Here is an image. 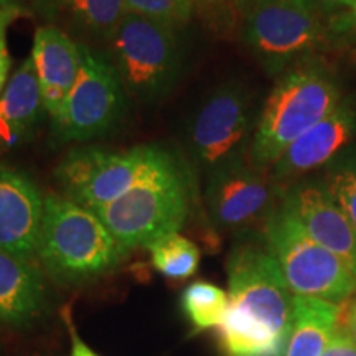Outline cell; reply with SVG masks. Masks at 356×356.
Masks as SVG:
<instances>
[{
  "label": "cell",
  "instance_id": "cell-12",
  "mask_svg": "<svg viewBox=\"0 0 356 356\" xmlns=\"http://www.w3.org/2000/svg\"><path fill=\"white\" fill-rule=\"evenodd\" d=\"M280 203L314 241L343 261L356 275V228L322 181H296L282 190Z\"/></svg>",
  "mask_w": 356,
  "mask_h": 356
},
{
  "label": "cell",
  "instance_id": "cell-17",
  "mask_svg": "<svg viewBox=\"0 0 356 356\" xmlns=\"http://www.w3.org/2000/svg\"><path fill=\"white\" fill-rule=\"evenodd\" d=\"M44 113L32 58L15 71L0 96V154L17 149L32 136Z\"/></svg>",
  "mask_w": 356,
  "mask_h": 356
},
{
  "label": "cell",
  "instance_id": "cell-31",
  "mask_svg": "<svg viewBox=\"0 0 356 356\" xmlns=\"http://www.w3.org/2000/svg\"><path fill=\"white\" fill-rule=\"evenodd\" d=\"M353 24H355V30H356V0H355V10H353Z\"/></svg>",
  "mask_w": 356,
  "mask_h": 356
},
{
  "label": "cell",
  "instance_id": "cell-2",
  "mask_svg": "<svg viewBox=\"0 0 356 356\" xmlns=\"http://www.w3.org/2000/svg\"><path fill=\"white\" fill-rule=\"evenodd\" d=\"M127 249L92 210L70 198L47 197L37 257L58 282L83 284L114 269Z\"/></svg>",
  "mask_w": 356,
  "mask_h": 356
},
{
  "label": "cell",
  "instance_id": "cell-1",
  "mask_svg": "<svg viewBox=\"0 0 356 356\" xmlns=\"http://www.w3.org/2000/svg\"><path fill=\"white\" fill-rule=\"evenodd\" d=\"M229 309L218 327L225 356H286L293 293L264 243H239L226 261Z\"/></svg>",
  "mask_w": 356,
  "mask_h": 356
},
{
  "label": "cell",
  "instance_id": "cell-29",
  "mask_svg": "<svg viewBox=\"0 0 356 356\" xmlns=\"http://www.w3.org/2000/svg\"><path fill=\"white\" fill-rule=\"evenodd\" d=\"M203 2H207V0H203ZM208 2H211L213 6L226 7V10L229 12H239L243 15L244 7L248 6L249 0H208Z\"/></svg>",
  "mask_w": 356,
  "mask_h": 356
},
{
  "label": "cell",
  "instance_id": "cell-15",
  "mask_svg": "<svg viewBox=\"0 0 356 356\" xmlns=\"http://www.w3.org/2000/svg\"><path fill=\"white\" fill-rule=\"evenodd\" d=\"M32 61L42 91L44 113L58 119L81 68V44L58 26L44 25L35 32Z\"/></svg>",
  "mask_w": 356,
  "mask_h": 356
},
{
  "label": "cell",
  "instance_id": "cell-24",
  "mask_svg": "<svg viewBox=\"0 0 356 356\" xmlns=\"http://www.w3.org/2000/svg\"><path fill=\"white\" fill-rule=\"evenodd\" d=\"M299 2L327 20L338 35L355 30V0H299Z\"/></svg>",
  "mask_w": 356,
  "mask_h": 356
},
{
  "label": "cell",
  "instance_id": "cell-22",
  "mask_svg": "<svg viewBox=\"0 0 356 356\" xmlns=\"http://www.w3.org/2000/svg\"><path fill=\"white\" fill-rule=\"evenodd\" d=\"M320 181L356 228V142L325 167Z\"/></svg>",
  "mask_w": 356,
  "mask_h": 356
},
{
  "label": "cell",
  "instance_id": "cell-28",
  "mask_svg": "<svg viewBox=\"0 0 356 356\" xmlns=\"http://www.w3.org/2000/svg\"><path fill=\"white\" fill-rule=\"evenodd\" d=\"M345 332L348 333V337L351 338L356 346V296L355 299L350 302L348 309L345 312Z\"/></svg>",
  "mask_w": 356,
  "mask_h": 356
},
{
  "label": "cell",
  "instance_id": "cell-23",
  "mask_svg": "<svg viewBox=\"0 0 356 356\" xmlns=\"http://www.w3.org/2000/svg\"><path fill=\"white\" fill-rule=\"evenodd\" d=\"M195 3V0H126L127 12L175 30L185 26L191 20Z\"/></svg>",
  "mask_w": 356,
  "mask_h": 356
},
{
  "label": "cell",
  "instance_id": "cell-5",
  "mask_svg": "<svg viewBox=\"0 0 356 356\" xmlns=\"http://www.w3.org/2000/svg\"><path fill=\"white\" fill-rule=\"evenodd\" d=\"M188 210V184L172 157L142 184L95 213L129 251L178 233Z\"/></svg>",
  "mask_w": 356,
  "mask_h": 356
},
{
  "label": "cell",
  "instance_id": "cell-25",
  "mask_svg": "<svg viewBox=\"0 0 356 356\" xmlns=\"http://www.w3.org/2000/svg\"><path fill=\"white\" fill-rule=\"evenodd\" d=\"M20 8L13 7L0 13V91L6 86L8 71H10V56L7 50V29L19 17Z\"/></svg>",
  "mask_w": 356,
  "mask_h": 356
},
{
  "label": "cell",
  "instance_id": "cell-14",
  "mask_svg": "<svg viewBox=\"0 0 356 356\" xmlns=\"http://www.w3.org/2000/svg\"><path fill=\"white\" fill-rule=\"evenodd\" d=\"M356 109L350 102H340L327 118L309 129L277 159L273 178L291 180L330 165L338 155L355 142Z\"/></svg>",
  "mask_w": 356,
  "mask_h": 356
},
{
  "label": "cell",
  "instance_id": "cell-26",
  "mask_svg": "<svg viewBox=\"0 0 356 356\" xmlns=\"http://www.w3.org/2000/svg\"><path fill=\"white\" fill-rule=\"evenodd\" d=\"M320 356H356V346L345 328L337 327Z\"/></svg>",
  "mask_w": 356,
  "mask_h": 356
},
{
  "label": "cell",
  "instance_id": "cell-19",
  "mask_svg": "<svg viewBox=\"0 0 356 356\" xmlns=\"http://www.w3.org/2000/svg\"><path fill=\"white\" fill-rule=\"evenodd\" d=\"M42 8H50L74 32L102 42H108L127 13L126 0H48Z\"/></svg>",
  "mask_w": 356,
  "mask_h": 356
},
{
  "label": "cell",
  "instance_id": "cell-7",
  "mask_svg": "<svg viewBox=\"0 0 356 356\" xmlns=\"http://www.w3.org/2000/svg\"><path fill=\"white\" fill-rule=\"evenodd\" d=\"M262 231L293 296L315 297L333 304L355 296L356 275L343 261L314 241L282 203Z\"/></svg>",
  "mask_w": 356,
  "mask_h": 356
},
{
  "label": "cell",
  "instance_id": "cell-6",
  "mask_svg": "<svg viewBox=\"0 0 356 356\" xmlns=\"http://www.w3.org/2000/svg\"><path fill=\"white\" fill-rule=\"evenodd\" d=\"M108 47L111 63L136 99H162L180 78L184 55L175 29L127 12Z\"/></svg>",
  "mask_w": 356,
  "mask_h": 356
},
{
  "label": "cell",
  "instance_id": "cell-9",
  "mask_svg": "<svg viewBox=\"0 0 356 356\" xmlns=\"http://www.w3.org/2000/svg\"><path fill=\"white\" fill-rule=\"evenodd\" d=\"M127 91L109 56L81 44V68L63 111L53 121L60 142H84L106 136L121 122Z\"/></svg>",
  "mask_w": 356,
  "mask_h": 356
},
{
  "label": "cell",
  "instance_id": "cell-8",
  "mask_svg": "<svg viewBox=\"0 0 356 356\" xmlns=\"http://www.w3.org/2000/svg\"><path fill=\"white\" fill-rule=\"evenodd\" d=\"M172 155L157 145L111 152L101 147L71 150L56 168V180L66 198L88 210H99L165 165Z\"/></svg>",
  "mask_w": 356,
  "mask_h": 356
},
{
  "label": "cell",
  "instance_id": "cell-18",
  "mask_svg": "<svg viewBox=\"0 0 356 356\" xmlns=\"http://www.w3.org/2000/svg\"><path fill=\"white\" fill-rule=\"evenodd\" d=\"M341 305L293 296V330L286 356H320L340 322Z\"/></svg>",
  "mask_w": 356,
  "mask_h": 356
},
{
  "label": "cell",
  "instance_id": "cell-13",
  "mask_svg": "<svg viewBox=\"0 0 356 356\" xmlns=\"http://www.w3.org/2000/svg\"><path fill=\"white\" fill-rule=\"evenodd\" d=\"M43 210L44 198L33 178L0 165V249L29 261L37 256Z\"/></svg>",
  "mask_w": 356,
  "mask_h": 356
},
{
  "label": "cell",
  "instance_id": "cell-16",
  "mask_svg": "<svg viewBox=\"0 0 356 356\" xmlns=\"http://www.w3.org/2000/svg\"><path fill=\"white\" fill-rule=\"evenodd\" d=\"M47 304L44 280L38 267L0 249V325L29 327Z\"/></svg>",
  "mask_w": 356,
  "mask_h": 356
},
{
  "label": "cell",
  "instance_id": "cell-11",
  "mask_svg": "<svg viewBox=\"0 0 356 356\" xmlns=\"http://www.w3.org/2000/svg\"><path fill=\"white\" fill-rule=\"evenodd\" d=\"M273 175L246 159H238L208 173L204 200L213 225L241 231L264 225L282 202Z\"/></svg>",
  "mask_w": 356,
  "mask_h": 356
},
{
  "label": "cell",
  "instance_id": "cell-27",
  "mask_svg": "<svg viewBox=\"0 0 356 356\" xmlns=\"http://www.w3.org/2000/svg\"><path fill=\"white\" fill-rule=\"evenodd\" d=\"M70 328V337H71V355L70 356H99L95 350L89 348V346L81 340V337L78 335V330L74 328L73 323H68Z\"/></svg>",
  "mask_w": 356,
  "mask_h": 356
},
{
  "label": "cell",
  "instance_id": "cell-20",
  "mask_svg": "<svg viewBox=\"0 0 356 356\" xmlns=\"http://www.w3.org/2000/svg\"><path fill=\"white\" fill-rule=\"evenodd\" d=\"M181 309L197 332L220 327L229 309V296L211 282L190 284L181 293Z\"/></svg>",
  "mask_w": 356,
  "mask_h": 356
},
{
  "label": "cell",
  "instance_id": "cell-4",
  "mask_svg": "<svg viewBox=\"0 0 356 356\" xmlns=\"http://www.w3.org/2000/svg\"><path fill=\"white\" fill-rule=\"evenodd\" d=\"M241 26L248 48L273 74L305 65L338 37L327 20L299 0H249Z\"/></svg>",
  "mask_w": 356,
  "mask_h": 356
},
{
  "label": "cell",
  "instance_id": "cell-32",
  "mask_svg": "<svg viewBox=\"0 0 356 356\" xmlns=\"http://www.w3.org/2000/svg\"><path fill=\"white\" fill-rule=\"evenodd\" d=\"M195 2H197V0H195Z\"/></svg>",
  "mask_w": 356,
  "mask_h": 356
},
{
  "label": "cell",
  "instance_id": "cell-3",
  "mask_svg": "<svg viewBox=\"0 0 356 356\" xmlns=\"http://www.w3.org/2000/svg\"><path fill=\"white\" fill-rule=\"evenodd\" d=\"M335 78L320 65H300L277 79L262 106L251 142V162L273 167L300 136L340 104Z\"/></svg>",
  "mask_w": 356,
  "mask_h": 356
},
{
  "label": "cell",
  "instance_id": "cell-21",
  "mask_svg": "<svg viewBox=\"0 0 356 356\" xmlns=\"http://www.w3.org/2000/svg\"><path fill=\"white\" fill-rule=\"evenodd\" d=\"M152 264L160 274L170 279H186L197 273L200 249L178 233L163 236L149 246Z\"/></svg>",
  "mask_w": 356,
  "mask_h": 356
},
{
  "label": "cell",
  "instance_id": "cell-30",
  "mask_svg": "<svg viewBox=\"0 0 356 356\" xmlns=\"http://www.w3.org/2000/svg\"><path fill=\"white\" fill-rule=\"evenodd\" d=\"M19 2H20V0H0V13L8 10V8L19 7V6H17Z\"/></svg>",
  "mask_w": 356,
  "mask_h": 356
},
{
  "label": "cell",
  "instance_id": "cell-10",
  "mask_svg": "<svg viewBox=\"0 0 356 356\" xmlns=\"http://www.w3.org/2000/svg\"><path fill=\"white\" fill-rule=\"evenodd\" d=\"M252 96L229 79L204 97L186 129V145L200 168L210 173L243 159L252 129Z\"/></svg>",
  "mask_w": 356,
  "mask_h": 356
}]
</instances>
